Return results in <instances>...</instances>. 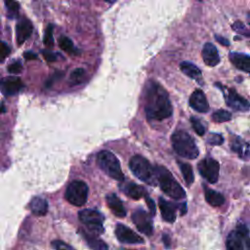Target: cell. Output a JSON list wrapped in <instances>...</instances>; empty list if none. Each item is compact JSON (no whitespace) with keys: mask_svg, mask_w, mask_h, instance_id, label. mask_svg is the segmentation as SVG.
<instances>
[{"mask_svg":"<svg viewBox=\"0 0 250 250\" xmlns=\"http://www.w3.org/2000/svg\"><path fill=\"white\" fill-rule=\"evenodd\" d=\"M22 70V64L20 62H13L8 65V71L14 74H19Z\"/></svg>","mask_w":250,"mask_h":250,"instance_id":"37","label":"cell"},{"mask_svg":"<svg viewBox=\"0 0 250 250\" xmlns=\"http://www.w3.org/2000/svg\"><path fill=\"white\" fill-rule=\"evenodd\" d=\"M62 76H63V72H61V71H56L49 79L48 81H46V87H51L54 82H56L58 79H60Z\"/></svg>","mask_w":250,"mask_h":250,"instance_id":"39","label":"cell"},{"mask_svg":"<svg viewBox=\"0 0 250 250\" xmlns=\"http://www.w3.org/2000/svg\"><path fill=\"white\" fill-rule=\"evenodd\" d=\"M28 207L31 211V213L35 216L41 217V216H45L48 212V202L46 199H44L41 196H34L31 198V200L29 201Z\"/></svg>","mask_w":250,"mask_h":250,"instance_id":"20","label":"cell"},{"mask_svg":"<svg viewBox=\"0 0 250 250\" xmlns=\"http://www.w3.org/2000/svg\"><path fill=\"white\" fill-rule=\"evenodd\" d=\"M190 123L192 125V129L194 130V132L199 135V136H203L205 134V128L202 125V123L200 122L199 119H197L195 116H191L190 117Z\"/></svg>","mask_w":250,"mask_h":250,"instance_id":"33","label":"cell"},{"mask_svg":"<svg viewBox=\"0 0 250 250\" xmlns=\"http://www.w3.org/2000/svg\"><path fill=\"white\" fill-rule=\"evenodd\" d=\"M24 88L21 79L17 76L4 77L0 80V92L5 97H11L18 94Z\"/></svg>","mask_w":250,"mask_h":250,"instance_id":"13","label":"cell"},{"mask_svg":"<svg viewBox=\"0 0 250 250\" xmlns=\"http://www.w3.org/2000/svg\"><path fill=\"white\" fill-rule=\"evenodd\" d=\"M203 62L208 66H215L220 62V56L217 48L212 43H205L201 52Z\"/></svg>","mask_w":250,"mask_h":250,"instance_id":"16","label":"cell"},{"mask_svg":"<svg viewBox=\"0 0 250 250\" xmlns=\"http://www.w3.org/2000/svg\"><path fill=\"white\" fill-rule=\"evenodd\" d=\"M171 143L174 150L180 156L194 159L199 154V149L193 138L184 130L175 131L171 136Z\"/></svg>","mask_w":250,"mask_h":250,"instance_id":"2","label":"cell"},{"mask_svg":"<svg viewBox=\"0 0 250 250\" xmlns=\"http://www.w3.org/2000/svg\"><path fill=\"white\" fill-rule=\"evenodd\" d=\"M179 205L165 200L163 197L159 198V208L161 211V216L165 222L174 223L176 220V209Z\"/></svg>","mask_w":250,"mask_h":250,"instance_id":"17","label":"cell"},{"mask_svg":"<svg viewBox=\"0 0 250 250\" xmlns=\"http://www.w3.org/2000/svg\"><path fill=\"white\" fill-rule=\"evenodd\" d=\"M42 55L44 57V59L48 62H56L58 60V55L59 54H56L54 52H51L49 50H42Z\"/></svg>","mask_w":250,"mask_h":250,"instance_id":"38","label":"cell"},{"mask_svg":"<svg viewBox=\"0 0 250 250\" xmlns=\"http://www.w3.org/2000/svg\"><path fill=\"white\" fill-rule=\"evenodd\" d=\"M120 189L129 197L133 199H140L144 196H146V190L144 187L134 184V183H126L120 186Z\"/></svg>","mask_w":250,"mask_h":250,"instance_id":"21","label":"cell"},{"mask_svg":"<svg viewBox=\"0 0 250 250\" xmlns=\"http://www.w3.org/2000/svg\"><path fill=\"white\" fill-rule=\"evenodd\" d=\"M132 221L142 233L151 235L153 232V224L151 215L143 209H138L132 214Z\"/></svg>","mask_w":250,"mask_h":250,"instance_id":"11","label":"cell"},{"mask_svg":"<svg viewBox=\"0 0 250 250\" xmlns=\"http://www.w3.org/2000/svg\"><path fill=\"white\" fill-rule=\"evenodd\" d=\"M6 110H5V105H4V104H2V105H1V107H0V113H3V112H5Z\"/></svg>","mask_w":250,"mask_h":250,"instance_id":"43","label":"cell"},{"mask_svg":"<svg viewBox=\"0 0 250 250\" xmlns=\"http://www.w3.org/2000/svg\"><path fill=\"white\" fill-rule=\"evenodd\" d=\"M246 19H247V22H248V24L250 25V13H248V14H247Z\"/></svg>","mask_w":250,"mask_h":250,"instance_id":"44","label":"cell"},{"mask_svg":"<svg viewBox=\"0 0 250 250\" xmlns=\"http://www.w3.org/2000/svg\"><path fill=\"white\" fill-rule=\"evenodd\" d=\"M204 194H205V200L211 205V206H214V207H218V206H221L224 204L225 202V197L222 193L216 191V190H213V189H210L206 187H204Z\"/></svg>","mask_w":250,"mask_h":250,"instance_id":"24","label":"cell"},{"mask_svg":"<svg viewBox=\"0 0 250 250\" xmlns=\"http://www.w3.org/2000/svg\"><path fill=\"white\" fill-rule=\"evenodd\" d=\"M230 148L240 158L246 160L250 158V145L239 137H233L230 141Z\"/></svg>","mask_w":250,"mask_h":250,"instance_id":"18","label":"cell"},{"mask_svg":"<svg viewBox=\"0 0 250 250\" xmlns=\"http://www.w3.org/2000/svg\"><path fill=\"white\" fill-rule=\"evenodd\" d=\"M189 105L196 111L204 113L209 110V104L202 90L196 89L189 98Z\"/></svg>","mask_w":250,"mask_h":250,"instance_id":"15","label":"cell"},{"mask_svg":"<svg viewBox=\"0 0 250 250\" xmlns=\"http://www.w3.org/2000/svg\"><path fill=\"white\" fill-rule=\"evenodd\" d=\"M146 204H147V206H148V208H149L150 215H154V214H155V205H154V201H153L151 198L147 197V196H146Z\"/></svg>","mask_w":250,"mask_h":250,"instance_id":"40","label":"cell"},{"mask_svg":"<svg viewBox=\"0 0 250 250\" xmlns=\"http://www.w3.org/2000/svg\"><path fill=\"white\" fill-rule=\"evenodd\" d=\"M231 119V113L229 111L224 110V109H218L212 114V120L217 123H223L227 122Z\"/></svg>","mask_w":250,"mask_h":250,"instance_id":"30","label":"cell"},{"mask_svg":"<svg viewBox=\"0 0 250 250\" xmlns=\"http://www.w3.org/2000/svg\"><path fill=\"white\" fill-rule=\"evenodd\" d=\"M51 246H52V248L57 249V250H70V249H73L72 246H70L69 244H67L66 242L62 241V240H53L52 243H51Z\"/></svg>","mask_w":250,"mask_h":250,"instance_id":"35","label":"cell"},{"mask_svg":"<svg viewBox=\"0 0 250 250\" xmlns=\"http://www.w3.org/2000/svg\"><path fill=\"white\" fill-rule=\"evenodd\" d=\"M58 43H59L60 48L62 51H64V52H66V53H68L70 55L78 54V50L74 47L73 42L71 41L70 38H68L66 36H61L59 38V40H58Z\"/></svg>","mask_w":250,"mask_h":250,"instance_id":"27","label":"cell"},{"mask_svg":"<svg viewBox=\"0 0 250 250\" xmlns=\"http://www.w3.org/2000/svg\"><path fill=\"white\" fill-rule=\"evenodd\" d=\"M104 1H105V2H108V3H112V2H114L115 0H104Z\"/></svg>","mask_w":250,"mask_h":250,"instance_id":"45","label":"cell"},{"mask_svg":"<svg viewBox=\"0 0 250 250\" xmlns=\"http://www.w3.org/2000/svg\"><path fill=\"white\" fill-rule=\"evenodd\" d=\"M23 57L26 61H31V60H36L38 57L35 53L31 52V51H27V52H24L23 53Z\"/></svg>","mask_w":250,"mask_h":250,"instance_id":"41","label":"cell"},{"mask_svg":"<svg viewBox=\"0 0 250 250\" xmlns=\"http://www.w3.org/2000/svg\"><path fill=\"white\" fill-rule=\"evenodd\" d=\"M226 247L229 250H247L250 249V232L242 223H238L236 228L231 230L226 241Z\"/></svg>","mask_w":250,"mask_h":250,"instance_id":"6","label":"cell"},{"mask_svg":"<svg viewBox=\"0 0 250 250\" xmlns=\"http://www.w3.org/2000/svg\"><path fill=\"white\" fill-rule=\"evenodd\" d=\"M144 107L149 121H162L173 113L168 92L153 80L147 81L145 86Z\"/></svg>","mask_w":250,"mask_h":250,"instance_id":"1","label":"cell"},{"mask_svg":"<svg viewBox=\"0 0 250 250\" xmlns=\"http://www.w3.org/2000/svg\"><path fill=\"white\" fill-rule=\"evenodd\" d=\"M229 59L236 68L245 72H250V56L249 55L231 52L229 54Z\"/></svg>","mask_w":250,"mask_h":250,"instance_id":"19","label":"cell"},{"mask_svg":"<svg viewBox=\"0 0 250 250\" xmlns=\"http://www.w3.org/2000/svg\"><path fill=\"white\" fill-rule=\"evenodd\" d=\"M79 221L90 230V232L99 235L104 231V215L98 210L84 209L78 213Z\"/></svg>","mask_w":250,"mask_h":250,"instance_id":"7","label":"cell"},{"mask_svg":"<svg viewBox=\"0 0 250 250\" xmlns=\"http://www.w3.org/2000/svg\"><path fill=\"white\" fill-rule=\"evenodd\" d=\"M198 171L200 175L209 183L215 184L219 179V171H220V164L217 160L206 157L202 159L197 165Z\"/></svg>","mask_w":250,"mask_h":250,"instance_id":"10","label":"cell"},{"mask_svg":"<svg viewBox=\"0 0 250 250\" xmlns=\"http://www.w3.org/2000/svg\"><path fill=\"white\" fill-rule=\"evenodd\" d=\"M215 85L223 92L228 106L239 111H247L250 109L249 102L243 97H241L234 89L227 88L226 86H223L220 83H216Z\"/></svg>","mask_w":250,"mask_h":250,"instance_id":"9","label":"cell"},{"mask_svg":"<svg viewBox=\"0 0 250 250\" xmlns=\"http://www.w3.org/2000/svg\"><path fill=\"white\" fill-rule=\"evenodd\" d=\"M129 167L132 173L142 182L152 187L157 185L155 167H152L149 161L144 156L139 154L132 156L129 161Z\"/></svg>","mask_w":250,"mask_h":250,"instance_id":"4","label":"cell"},{"mask_svg":"<svg viewBox=\"0 0 250 250\" xmlns=\"http://www.w3.org/2000/svg\"><path fill=\"white\" fill-rule=\"evenodd\" d=\"M177 162L179 164V167L181 169V172L183 174V177H184L187 185L190 186L194 180V175H193V171H192L190 164H188L187 162H182L180 160H178Z\"/></svg>","mask_w":250,"mask_h":250,"instance_id":"26","label":"cell"},{"mask_svg":"<svg viewBox=\"0 0 250 250\" xmlns=\"http://www.w3.org/2000/svg\"><path fill=\"white\" fill-rule=\"evenodd\" d=\"M89 188L83 181H72L66 188L64 197L74 206H82L88 199Z\"/></svg>","mask_w":250,"mask_h":250,"instance_id":"8","label":"cell"},{"mask_svg":"<svg viewBox=\"0 0 250 250\" xmlns=\"http://www.w3.org/2000/svg\"><path fill=\"white\" fill-rule=\"evenodd\" d=\"M86 78V71L84 68H75L71 71L69 75V85L75 86L78 84H81Z\"/></svg>","mask_w":250,"mask_h":250,"instance_id":"28","label":"cell"},{"mask_svg":"<svg viewBox=\"0 0 250 250\" xmlns=\"http://www.w3.org/2000/svg\"><path fill=\"white\" fill-rule=\"evenodd\" d=\"M180 68L184 74L191 79L196 80L198 83H202L201 70L190 62H182L180 63Z\"/></svg>","mask_w":250,"mask_h":250,"instance_id":"23","label":"cell"},{"mask_svg":"<svg viewBox=\"0 0 250 250\" xmlns=\"http://www.w3.org/2000/svg\"><path fill=\"white\" fill-rule=\"evenodd\" d=\"M105 200H106V203H107L108 208L111 210V212H112L116 217L123 218V217L126 216V210H125L124 206H123V203H122V201L117 197L116 194H114V193L107 194L106 197H105Z\"/></svg>","mask_w":250,"mask_h":250,"instance_id":"22","label":"cell"},{"mask_svg":"<svg viewBox=\"0 0 250 250\" xmlns=\"http://www.w3.org/2000/svg\"><path fill=\"white\" fill-rule=\"evenodd\" d=\"M53 30L54 25L52 23H49L45 29L44 37H43V43L46 47L52 48L54 46V37H53Z\"/></svg>","mask_w":250,"mask_h":250,"instance_id":"31","label":"cell"},{"mask_svg":"<svg viewBox=\"0 0 250 250\" xmlns=\"http://www.w3.org/2000/svg\"><path fill=\"white\" fill-rule=\"evenodd\" d=\"M79 231H80L81 235L84 237V239L86 240V242L90 248H92V249H107L108 248V246L103 240L98 238L96 234H94L92 232L88 233L84 230H79Z\"/></svg>","mask_w":250,"mask_h":250,"instance_id":"25","label":"cell"},{"mask_svg":"<svg viewBox=\"0 0 250 250\" xmlns=\"http://www.w3.org/2000/svg\"><path fill=\"white\" fill-rule=\"evenodd\" d=\"M232 29L234 31H236L237 33L241 34V35H244V36H247V37H250V30L245 26V24L243 22H241L240 21H236L235 22L232 23L231 25Z\"/></svg>","mask_w":250,"mask_h":250,"instance_id":"32","label":"cell"},{"mask_svg":"<svg viewBox=\"0 0 250 250\" xmlns=\"http://www.w3.org/2000/svg\"><path fill=\"white\" fill-rule=\"evenodd\" d=\"M207 143L211 146H220L224 143V138L221 134L211 133L207 138Z\"/></svg>","mask_w":250,"mask_h":250,"instance_id":"34","label":"cell"},{"mask_svg":"<svg viewBox=\"0 0 250 250\" xmlns=\"http://www.w3.org/2000/svg\"><path fill=\"white\" fill-rule=\"evenodd\" d=\"M33 30V24L27 18H21L18 21L16 25V38L19 45L24 43Z\"/></svg>","mask_w":250,"mask_h":250,"instance_id":"14","label":"cell"},{"mask_svg":"<svg viewBox=\"0 0 250 250\" xmlns=\"http://www.w3.org/2000/svg\"><path fill=\"white\" fill-rule=\"evenodd\" d=\"M11 53V49L8 46V44H6L3 41H0V62H3Z\"/></svg>","mask_w":250,"mask_h":250,"instance_id":"36","label":"cell"},{"mask_svg":"<svg viewBox=\"0 0 250 250\" xmlns=\"http://www.w3.org/2000/svg\"><path fill=\"white\" fill-rule=\"evenodd\" d=\"M5 7L8 11V17L10 19L17 18L19 16L20 11V4L17 0H4Z\"/></svg>","mask_w":250,"mask_h":250,"instance_id":"29","label":"cell"},{"mask_svg":"<svg viewBox=\"0 0 250 250\" xmlns=\"http://www.w3.org/2000/svg\"><path fill=\"white\" fill-rule=\"evenodd\" d=\"M115 235L116 238L121 243L126 244H143L144 239L131 229L126 227L123 224H117L115 227Z\"/></svg>","mask_w":250,"mask_h":250,"instance_id":"12","label":"cell"},{"mask_svg":"<svg viewBox=\"0 0 250 250\" xmlns=\"http://www.w3.org/2000/svg\"><path fill=\"white\" fill-rule=\"evenodd\" d=\"M157 184L162 191L174 199H183L186 197V191L175 180L171 172L164 166H155Z\"/></svg>","mask_w":250,"mask_h":250,"instance_id":"3","label":"cell"},{"mask_svg":"<svg viewBox=\"0 0 250 250\" xmlns=\"http://www.w3.org/2000/svg\"><path fill=\"white\" fill-rule=\"evenodd\" d=\"M215 39H216L220 44H222V45H224V46H229V41L227 38H225V37H222V36H219V35H215Z\"/></svg>","mask_w":250,"mask_h":250,"instance_id":"42","label":"cell"},{"mask_svg":"<svg viewBox=\"0 0 250 250\" xmlns=\"http://www.w3.org/2000/svg\"><path fill=\"white\" fill-rule=\"evenodd\" d=\"M98 166L111 179L123 182L124 174L121 170L120 162L118 158L108 150H101L97 154Z\"/></svg>","mask_w":250,"mask_h":250,"instance_id":"5","label":"cell"}]
</instances>
